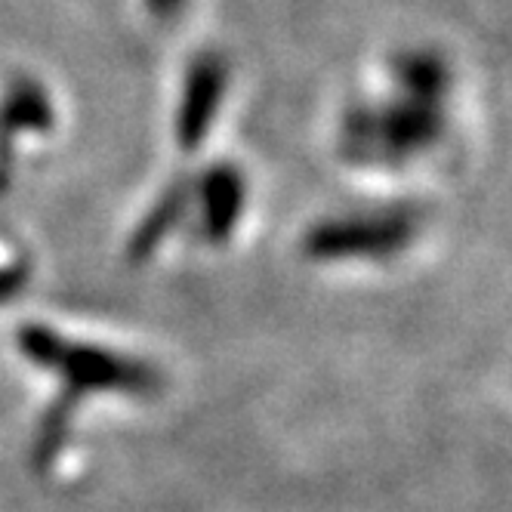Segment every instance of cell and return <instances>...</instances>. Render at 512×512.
I'll list each match as a JSON object with an SVG mask.
<instances>
[{
	"label": "cell",
	"mask_w": 512,
	"mask_h": 512,
	"mask_svg": "<svg viewBox=\"0 0 512 512\" xmlns=\"http://www.w3.org/2000/svg\"><path fill=\"white\" fill-rule=\"evenodd\" d=\"M16 352L56 380V398L62 408L75 411L96 395H133L145 398L161 389V371L139 355L78 340L62 334L47 321H25L16 327Z\"/></svg>",
	"instance_id": "obj_1"
},
{
	"label": "cell",
	"mask_w": 512,
	"mask_h": 512,
	"mask_svg": "<svg viewBox=\"0 0 512 512\" xmlns=\"http://www.w3.org/2000/svg\"><path fill=\"white\" fill-rule=\"evenodd\" d=\"M448 105L389 90L343 108L337 155L355 170H401L442 145Z\"/></svg>",
	"instance_id": "obj_2"
},
{
	"label": "cell",
	"mask_w": 512,
	"mask_h": 512,
	"mask_svg": "<svg viewBox=\"0 0 512 512\" xmlns=\"http://www.w3.org/2000/svg\"><path fill=\"white\" fill-rule=\"evenodd\" d=\"M423 232V210L411 201H389L327 213L300 235V253L315 266L389 263L408 253Z\"/></svg>",
	"instance_id": "obj_3"
},
{
	"label": "cell",
	"mask_w": 512,
	"mask_h": 512,
	"mask_svg": "<svg viewBox=\"0 0 512 512\" xmlns=\"http://www.w3.org/2000/svg\"><path fill=\"white\" fill-rule=\"evenodd\" d=\"M229 84L232 68L219 50H201L182 68L173 112V136L182 155H198L204 149L219 115H223Z\"/></svg>",
	"instance_id": "obj_4"
},
{
	"label": "cell",
	"mask_w": 512,
	"mask_h": 512,
	"mask_svg": "<svg viewBox=\"0 0 512 512\" xmlns=\"http://www.w3.org/2000/svg\"><path fill=\"white\" fill-rule=\"evenodd\" d=\"M195 226L210 247H226L247 213V176L232 161H210L189 176Z\"/></svg>",
	"instance_id": "obj_5"
},
{
	"label": "cell",
	"mask_w": 512,
	"mask_h": 512,
	"mask_svg": "<svg viewBox=\"0 0 512 512\" xmlns=\"http://www.w3.org/2000/svg\"><path fill=\"white\" fill-rule=\"evenodd\" d=\"M192 198H189V176L170 179L167 186L152 198L145 213L136 219L124 241V256L130 266H145L155 260L158 250L179 232V226L192 219Z\"/></svg>",
	"instance_id": "obj_6"
},
{
	"label": "cell",
	"mask_w": 512,
	"mask_h": 512,
	"mask_svg": "<svg viewBox=\"0 0 512 512\" xmlns=\"http://www.w3.org/2000/svg\"><path fill=\"white\" fill-rule=\"evenodd\" d=\"M389 81L398 93L448 105L454 90V68L445 53L432 47H408L389 59Z\"/></svg>",
	"instance_id": "obj_7"
},
{
	"label": "cell",
	"mask_w": 512,
	"mask_h": 512,
	"mask_svg": "<svg viewBox=\"0 0 512 512\" xmlns=\"http://www.w3.org/2000/svg\"><path fill=\"white\" fill-rule=\"evenodd\" d=\"M28 281H31V266L25 260L0 263V306L16 303L25 294Z\"/></svg>",
	"instance_id": "obj_8"
},
{
	"label": "cell",
	"mask_w": 512,
	"mask_h": 512,
	"mask_svg": "<svg viewBox=\"0 0 512 512\" xmlns=\"http://www.w3.org/2000/svg\"><path fill=\"white\" fill-rule=\"evenodd\" d=\"M142 4H145V10H149L152 19L173 22V19H179L182 13H186L189 0H142Z\"/></svg>",
	"instance_id": "obj_9"
}]
</instances>
